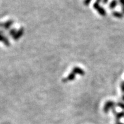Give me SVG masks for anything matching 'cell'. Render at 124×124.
I'll use <instances>...</instances> for the list:
<instances>
[{
	"instance_id": "4fadbf2b",
	"label": "cell",
	"mask_w": 124,
	"mask_h": 124,
	"mask_svg": "<svg viewBox=\"0 0 124 124\" xmlns=\"http://www.w3.org/2000/svg\"><path fill=\"white\" fill-rule=\"evenodd\" d=\"M91 1H92V0H84V1H83L84 5H85V6H88V5L90 4Z\"/></svg>"
},
{
	"instance_id": "8fae6325",
	"label": "cell",
	"mask_w": 124,
	"mask_h": 124,
	"mask_svg": "<svg viewBox=\"0 0 124 124\" xmlns=\"http://www.w3.org/2000/svg\"><path fill=\"white\" fill-rule=\"evenodd\" d=\"M16 30H15V29H11V30H10V31H9V35H11V36L12 37H13L15 35V33H16Z\"/></svg>"
},
{
	"instance_id": "ba28073f",
	"label": "cell",
	"mask_w": 124,
	"mask_h": 124,
	"mask_svg": "<svg viewBox=\"0 0 124 124\" xmlns=\"http://www.w3.org/2000/svg\"><path fill=\"white\" fill-rule=\"evenodd\" d=\"M112 112H113V114L115 115V117H116V121H118L120 118H122V117H124V112L123 111V112H118V113H117V112H116V110H115V109L113 108L112 109Z\"/></svg>"
},
{
	"instance_id": "ac0fdd59",
	"label": "cell",
	"mask_w": 124,
	"mask_h": 124,
	"mask_svg": "<svg viewBox=\"0 0 124 124\" xmlns=\"http://www.w3.org/2000/svg\"><path fill=\"white\" fill-rule=\"evenodd\" d=\"M101 1H102V0H96V2L98 3H100Z\"/></svg>"
},
{
	"instance_id": "d6986e66",
	"label": "cell",
	"mask_w": 124,
	"mask_h": 124,
	"mask_svg": "<svg viewBox=\"0 0 124 124\" xmlns=\"http://www.w3.org/2000/svg\"><path fill=\"white\" fill-rule=\"evenodd\" d=\"M122 13L124 14V7H122Z\"/></svg>"
},
{
	"instance_id": "52a82bcc",
	"label": "cell",
	"mask_w": 124,
	"mask_h": 124,
	"mask_svg": "<svg viewBox=\"0 0 124 124\" xmlns=\"http://www.w3.org/2000/svg\"><path fill=\"white\" fill-rule=\"evenodd\" d=\"M72 72H74L75 74H79L81 76H84L85 74V71L81 69V68H79V67H74L72 69Z\"/></svg>"
},
{
	"instance_id": "30bf717a",
	"label": "cell",
	"mask_w": 124,
	"mask_h": 124,
	"mask_svg": "<svg viewBox=\"0 0 124 124\" xmlns=\"http://www.w3.org/2000/svg\"><path fill=\"white\" fill-rule=\"evenodd\" d=\"M112 15H113V16H115V17L117 18H122L124 17V14L123 13L119 12V11H113L112 12Z\"/></svg>"
},
{
	"instance_id": "7a4b0ae2",
	"label": "cell",
	"mask_w": 124,
	"mask_h": 124,
	"mask_svg": "<svg viewBox=\"0 0 124 124\" xmlns=\"http://www.w3.org/2000/svg\"><path fill=\"white\" fill-rule=\"evenodd\" d=\"M115 106V103L113 101H108L105 103L103 107V112L107 113L110 109H113Z\"/></svg>"
},
{
	"instance_id": "277c9868",
	"label": "cell",
	"mask_w": 124,
	"mask_h": 124,
	"mask_svg": "<svg viewBox=\"0 0 124 124\" xmlns=\"http://www.w3.org/2000/svg\"><path fill=\"white\" fill-rule=\"evenodd\" d=\"M13 23H14L13 20H8L7 21V22H6L5 23H0V27H1V28H5L6 30H8V29H9V28L12 26Z\"/></svg>"
},
{
	"instance_id": "9c48e42d",
	"label": "cell",
	"mask_w": 124,
	"mask_h": 124,
	"mask_svg": "<svg viewBox=\"0 0 124 124\" xmlns=\"http://www.w3.org/2000/svg\"><path fill=\"white\" fill-rule=\"evenodd\" d=\"M118 0H112L111 3L109 5V8L111 9H113L116 7V6L118 5Z\"/></svg>"
},
{
	"instance_id": "5bb4252c",
	"label": "cell",
	"mask_w": 124,
	"mask_h": 124,
	"mask_svg": "<svg viewBox=\"0 0 124 124\" xmlns=\"http://www.w3.org/2000/svg\"><path fill=\"white\" fill-rule=\"evenodd\" d=\"M120 88H121L122 92L124 93V81H122L120 83Z\"/></svg>"
},
{
	"instance_id": "3957f363",
	"label": "cell",
	"mask_w": 124,
	"mask_h": 124,
	"mask_svg": "<svg viewBox=\"0 0 124 124\" xmlns=\"http://www.w3.org/2000/svg\"><path fill=\"white\" fill-rule=\"evenodd\" d=\"M24 33V28L23 27H21L17 31L16 33H15L14 36L13 37V39L15 40H18V39H20L23 35Z\"/></svg>"
},
{
	"instance_id": "8992f818",
	"label": "cell",
	"mask_w": 124,
	"mask_h": 124,
	"mask_svg": "<svg viewBox=\"0 0 124 124\" xmlns=\"http://www.w3.org/2000/svg\"><path fill=\"white\" fill-rule=\"evenodd\" d=\"M76 78V74H74V72H71L69 75L66 78H64L62 79L63 83H67L68 81H72L74 80Z\"/></svg>"
},
{
	"instance_id": "2e32d148",
	"label": "cell",
	"mask_w": 124,
	"mask_h": 124,
	"mask_svg": "<svg viewBox=\"0 0 124 124\" xmlns=\"http://www.w3.org/2000/svg\"><path fill=\"white\" fill-rule=\"evenodd\" d=\"M108 0H102V2H103V3L104 5L107 4V3H108Z\"/></svg>"
},
{
	"instance_id": "5b68a950",
	"label": "cell",
	"mask_w": 124,
	"mask_h": 124,
	"mask_svg": "<svg viewBox=\"0 0 124 124\" xmlns=\"http://www.w3.org/2000/svg\"><path fill=\"white\" fill-rule=\"evenodd\" d=\"M3 31H0V42H2L5 46H7V47H9V46H10L9 41L8 40L7 38L5 37V36H3Z\"/></svg>"
},
{
	"instance_id": "9a60e30c",
	"label": "cell",
	"mask_w": 124,
	"mask_h": 124,
	"mask_svg": "<svg viewBox=\"0 0 124 124\" xmlns=\"http://www.w3.org/2000/svg\"><path fill=\"white\" fill-rule=\"evenodd\" d=\"M118 3L122 5V7H124V0H118Z\"/></svg>"
},
{
	"instance_id": "ffe728a7",
	"label": "cell",
	"mask_w": 124,
	"mask_h": 124,
	"mask_svg": "<svg viewBox=\"0 0 124 124\" xmlns=\"http://www.w3.org/2000/svg\"><path fill=\"white\" fill-rule=\"evenodd\" d=\"M122 100L124 101V94H123L122 96Z\"/></svg>"
},
{
	"instance_id": "e0dca14e",
	"label": "cell",
	"mask_w": 124,
	"mask_h": 124,
	"mask_svg": "<svg viewBox=\"0 0 124 124\" xmlns=\"http://www.w3.org/2000/svg\"><path fill=\"white\" fill-rule=\"evenodd\" d=\"M116 124H122V123L120 122L119 121H116Z\"/></svg>"
},
{
	"instance_id": "7c38bea8",
	"label": "cell",
	"mask_w": 124,
	"mask_h": 124,
	"mask_svg": "<svg viewBox=\"0 0 124 124\" xmlns=\"http://www.w3.org/2000/svg\"><path fill=\"white\" fill-rule=\"evenodd\" d=\"M116 105L118 106V107H120V108L124 110V103L122 102H118V103L116 104Z\"/></svg>"
},
{
	"instance_id": "6da1fadb",
	"label": "cell",
	"mask_w": 124,
	"mask_h": 124,
	"mask_svg": "<svg viewBox=\"0 0 124 124\" xmlns=\"http://www.w3.org/2000/svg\"><path fill=\"white\" fill-rule=\"evenodd\" d=\"M93 8H94V9H96V11H98V13L101 16H105L107 15L106 10L103 8L102 6H101L100 5L99 3L95 2V3L93 4Z\"/></svg>"
}]
</instances>
